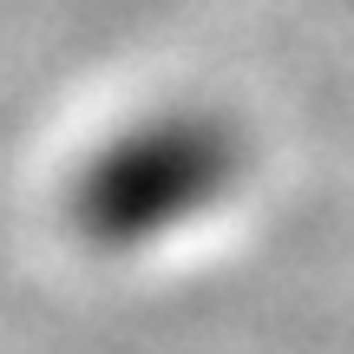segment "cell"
I'll list each match as a JSON object with an SVG mask.
<instances>
[{
  "label": "cell",
  "instance_id": "cell-1",
  "mask_svg": "<svg viewBox=\"0 0 354 354\" xmlns=\"http://www.w3.org/2000/svg\"><path fill=\"white\" fill-rule=\"evenodd\" d=\"M223 184V145L210 131L190 125H145L131 138H118L79 184V223L92 236L138 243L151 230H165L177 210L210 203V190Z\"/></svg>",
  "mask_w": 354,
  "mask_h": 354
}]
</instances>
